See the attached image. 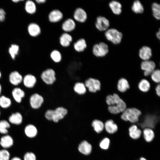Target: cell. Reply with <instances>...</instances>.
I'll return each mask as SVG.
<instances>
[{"label": "cell", "mask_w": 160, "mask_h": 160, "mask_svg": "<svg viewBox=\"0 0 160 160\" xmlns=\"http://www.w3.org/2000/svg\"><path fill=\"white\" fill-rule=\"evenodd\" d=\"M108 47L107 44L101 42L94 44L92 48V52L94 55L97 57H103L108 53Z\"/></svg>", "instance_id": "6"}, {"label": "cell", "mask_w": 160, "mask_h": 160, "mask_svg": "<svg viewBox=\"0 0 160 160\" xmlns=\"http://www.w3.org/2000/svg\"><path fill=\"white\" fill-rule=\"evenodd\" d=\"M10 127L9 123L5 120L0 121V133L3 134H7L8 132V129Z\"/></svg>", "instance_id": "39"}, {"label": "cell", "mask_w": 160, "mask_h": 160, "mask_svg": "<svg viewBox=\"0 0 160 160\" xmlns=\"http://www.w3.org/2000/svg\"><path fill=\"white\" fill-rule=\"evenodd\" d=\"M29 101L31 108L35 110H38L41 108L44 102V100L42 95L35 92L31 96Z\"/></svg>", "instance_id": "11"}, {"label": "cell", "mask_w": 160, "mask_h": 160, "mask_svg": "<svg viewBox=\"0 0 160 160\" xmlns=\"http://www.w3.org/2000/svg\"><path fill=\"white\" fill-rule=\"evenodd\" d=\"M24 132L26 136L31 138L35 137L38 134L37 128L34 125L31 124H28L26 126Z\"/></svg>", "instance_id": "25"}, {"label": "cell", "mask_w": 160, "mask_h": 160, "mask_svg": "<svg viewBox=\"0 0 160 160\" xmlns=\"http://www.w3.org/2000/svg\"><path fill=\"white\" fill-rule=\"evenodd\" d=\"M109 6L115 14H120L122 12V5L120 2L116 0H112L109 4Z\"/></svg>", "instance_id": "29"}, {"label": "cell", "mask_w": 160, "mask_h": 160, "mask_svg": "<svg viewBox=\"0 0 160 160\" xmlns=\"http://www.w3.org/2000/svg\"><path fill=\"white\" fill-rule=\"evenodd\" d=\"M131 8L132 11L136 13H142L144 10L143 6L138 0H135L133 2Z\"/></svg>", "instance_id": "35"}, {"label": "cell", "mask_w": 160, "mask_h": 160, "mask_svg": "<svg viewBox=\"0 0 160 160\" xmlns=\"http://www.w3.org/2000/svg\"><path fill=\"white\" fill-rule=\"evenodd\" d=\"M91 125L93 130L97 134L101 132L104 129V123L98 119H95L93 120Z\"/></svg>", "instance_id": "28"}, {"label": "cell", "mask_w": 160, "mask_h": 160, "mask_svg": "<svg viewBox=\"0 0 160 160\" xmlns=\"http://www.w3.org/2000/svg\"><path fill=\"white\" fill-rule=\"evenodd\" d=\"M138 160H147V159L144 157H141Z\"/></svg>", "instance_id": "50"}, {"label": "cell", "mask_w": 160, "mask_h": 160, "mask_svg": "<svg viewBox=\"0 0 160 160\" xmlns=\"http://www.w3.org/2000/svg\"><path fill=\"white\" fill-rule=\"evenodd\" d=\"M106 102L108 106V110L113 114L121 113L127 108L125 103L116 94L107 96Z\"/></svg>", "instance_id": "1"}, {"label": "cell", "mask_w": 160, "mask_h": 160, "mask_svg": "<svg viewBox=\"0 0 160 160\" xmlns=\"http://www.w3.org/2000/svg\"><path fill=\"white\" fill-rule=\"evenodd\" d=\"M11 160H21V159L18 157H15L12 158Z\"/></svg>", "instance_id": "48"}, {"label": "cell", "mask_w": 160, "mask_h": 160, "mask_svg": "<svg viewBox=\"0 0 160 160\" xmlns=\"http://www.w3.org/2000/svg\"><path fill=\"white\" fill-rule=\"evenodd\" d=\"M140 68L144 71V75L148 77L156 69V66L155 63L153 60L142 61L140 63Z\"/></svg>", "instance_id": "10"}, {"label": "cell", "mask_w": 160, "mask_h": 160, "mask_svg": "<svg viewBox=\"0 0 160 160\" xmlns=\"http://www.w3.org/2000/svg\"><path fill=\"white\" fill-rule=\"evenodd\" d=\"M10 153L5 149L0 150V160H9Z\"/></svg>", "instance_id": "42"}, {"label": "cell", "mask_w": 160, "mask_h": 160, "mask_svg": "<svg viewBox=\"0 0 160 160\" xmlns=\"http://www.w3.org/2000/svg\"><path fill=\"white\" fill-rule=\"evenodd\" d=\"M105 35L108 40L115 44H119L122 39V33L115 28L107 29L105 33Z\"/></svg>", "instance_id": "4"}, {"label": "cell", "mask_w": 160, "mask_h": 160, "mask_svg": "<svg viewBox=\"0 0 160 160\" xmlns=\"http://www.w3.org/2000/svg\"><path fill=\"white\" fill-rule=\"evenodd\" d=\"M152 81L156 84H160V70L155 69L150 75Z\"/></svg>", "instance_id": "40"}, {"label": "cell", "mask_w": 160, "mask_h": 160, "mask_svg": "<svg viewBox=\"0 0 160 160\" xmlns=\"http://www.w3.org/2000/svg\"><path fill=\"white\" fill-rule=\"evenodd\" d=\"M151 8L153 16L156 19H160V5L156 2L153 3L151 5Z\"/></svg>", "instance_id": "37"}, {"label": "cell", "mask_w": 160, "mask_h": 160, "mask_svg": "<svg viewBox=\"0 0 160 160\" xmlns=\"http://www.w3.org/2000/svg\"><path fill=\"white\" fill-rule=\"evenodd\" d=\"M28 34L31 37H36L39 36L41 33V29L39 24L35 23H30L27 28Z\"/></svg>", "instance_id": "17"}, {"label": "cell", "mask_w": 160, "mask_h": 160, "mask_svg": "<svg viewBox=\"0 0 160 160\" xmlns=\"http://www.w3.org/2000/svg\"><path fill=\"white\" fill-rule=\"evenodd\" d=\"M36 2L38 4H43L46 3L47 1V0H36Z\"/></svg>", "instance_id": "46"}, {"label": "cell", "mask_w": 160, "mask_h": 160, "mask_svg": "<svg viewBox=\"0 0 160 160\" xmlns=\"http://www.w3.org/2000/svg\"><path fill=\"white\" fill-rule=\"evenodd\" d=\"M151 87L149 82L146 79H142L139 83L138 88L139 90L143 92H146L149 91Z\"/></svg>", "instance_id": "34"}, {"label": "cell", "mask_w": 160, "mask_h": 160, "mask_svg": "<svg viewBox=\"0 0 160 160\" xmlns=\"http://www.w3.org/2000/svg\"><path fill=\"white\" fill-rule=\"evenodd\" d=\"M12 95L15 101L20 103L22 101V98L24 97L25 93L24 91L19 87H15L12 90Z\"/></svg>", "instance_id": "23"}, {"label": "cell", "mask_w": 160, "mask_h": 160, "mask_svg": "<svg viewBox=\"0 0 160 160\" xmlns=\"http://www.w3.org/2000/svg\"><path fill=\"white\" fill-rule=\"evenodd\" d=\"M129 137L132 139H139L142 134V132L136 124H131L128 128Z\"/></svg>", "instance_id": "19"}, {"label": "cell", "mask_w": 160, "mask_h": 160, "mask_svg": "<svg viewBox=\"0 0 160 160\" xmlns=\"http://www.w3.org/2000/svg\"><path fill=\"white\" fill-rule=\"evenodd\" d=\"M12 104L11 100L9 97L2 95L0 97V106L3 108L9 107Z\"/></svg>", "instance_id": "38"}, {"label": "cell", "mask_w": 160, "mask_h": 160, "mask_svg": "<svg viewBox=\"0 0 160 160\" xmlns=\"http://www.w3.org/2000/svg\"><path fill=\"white\" fill-rule=\"evenodd\" d=\"M68 111L65 108L59 107L54 110L48 109L44 113V117L47 120L58 123L63 119L68 113Z\"/></svg>", "instance_id": "2"}, {"label": "cell", "mask_w": 160, "mask_h": 160, "mask_svg": "<svg viewBox=\"0 0 160 160\" xmlns=\"http://www.w3.org/2000/svg\"><path fill=\"white\" fill-rule=\"evenodd\" d=\"M73 40L72 35L69 33L62 32L58 38V42L60 47L63 48L70 47Z\"/></svg>", "instance_id": "13"}, {"label": "cell", "mask_w": 160, "mask_h": 160, "mask_svg": "<svg viewBox=\"0 0 160 160\" xmlns=\"http://www.w3.org/2000/svg\"><path fill=\"white\" fill-rule=\"evenodd\" d=\"M156 35L157 38L159 39L160 38V29H159V31L156 33Z\"/></svg>", "instance_id": "47"}, {"label": "cell", "mask_w": 160, "mask_h": 160, "mask_svg": "<svg viewBox=\"0 0 160 160\" xmlns=\"http://www.w3.org/2000/svg\"><path fill=\"white\" fill-rule=\"evenodd\" d=\"M14 3H18L20 1H23V0H13L12 1Z\"/></svg>", "instance_id": "49"}, {"label": "cell", "mask_w": 160, "mask_h": 160, "mask_svg": "<svg viewBox=\"0 0 160 160\" xmlns=\"http://www.w3.org/2000/svg\"><path fill=\"white\" fill-rule=\"evenodd\" d=\"M142 133L144 139L148 143L152 141L155 137V133L153 130L150 128H144Z\"/></svg>", "instance_id": "27"}, {"label": "cell", "mask_w": 160, "mask_h": 160, "mask_svg": "<svg viewBox=\"0 0 160 160\" xmlns=\"http://www.w3.org/2000/svg\"><path fill=\"white\" fill-rule=\"evenodd\" d=\"M129 88V84L127 79L124 78H121L119 80L117 84V88L119 92L124 93Z\"/></svg>", "instance_id": "31"}, {"label": "cell", "mask_w": 160, "mask_h": 160, "mask_svg": "<svg viewBox=\"0 0 160 160\" xmlns=\"http://www.w3.org/2000/svg\"><path fill=\"white\" fill-rule=\"evenodd\" d=\"M72 46L74 51L78 53H81L85 51L88 47V44L86 39L80 37L73 41Z\"/></svg>", "instance_id": "14"}, {"label": "cell", "mask_w": 160, "mask_h": 160, "mask_svg": "<svg viewBox=\"0 0 160 160\" xmlns=\"http://www.w3.org/2000/svg\"><path fill=\"white\" fill-rule=\"evenodd\" d=\"M95 25L96 28L98 31H105L108 29L110 25V22L105 17L99 16L96 18Z\"/></svg>", "instance_id": "16"}, {"label": "cell", "mask_w": 160, "mask_h": 160, "mask_svg": "<svg viewBox=\"0 0 160 160\" xmlns=\"http://www.w3.org/2000/svg\"><path fill=\"white\" fill-rule=\"evenodd\" d=\"M1 73L0 71V79L1 78Z\"/></svg>", "instance_id": "52"}, {"label": "cell", "mask_w": 160, "mask_h": 160, "mask_svg": "<svg viewBox=\"0 0 160 160\" xmlns=\"http://www.w3.org/2000/svg\"><path fill=\"white\" fill-rule=\"evenodd\" d=\"M110 143V139L107 137H105L100 141L99 143V145L101 149L106 150L108 149Z\"/></svg>", "instance_id": "41"}, {"label": "cell", "mask_w": 160, "mask_h": 160, "mask_svg": "<svg viewBox=\"0 0 160 160\" xmlns=\"http://www.w3.org/2000/svg\"><path fill=\"white\" fill-rule=\"evenodd\" d=\"M84 84L90 92L95 93L100 89L101 83L100 81L94 78H89L85 81Z\"/></svg>", "instance_id": "12"}, {"label": "cell", "mask_w": 160, "mask_h": 160, "mask_svg": "<svg viewBox=\"0 0 160 160\" xmlns=\"http://www.w3.org/2000/svg\"><path fill=\"white\" fill-rule=\"evenodd\" d=\"M23 159L24 160H36V157L34 153L32 152H27L25 154Z\"/></svg>", "instance_id": "43"}, {"label": "cell", "mask_w": 160, "mask_h": 160, "mask_svg": "<svg viewBox=\"0 0 160 160\" xmlns=\"http://www.w3.org/2000/svg\"><path fill=\"white\" fill-rule=\"evenodd\" d=\"M77 148L80 154L85 156L89 155L92 151V145L85 140H82L79 143Z\"/></svg>", "instance_id": "15"}, {"label": "cell", "mask_w": 160, "mask_h": 160, "mask_svg": "<svg viewBox=\"0 0 160 160\" xmlns=\"http://www.w3.org/2000/svg\"><path fill=\"white\" fill-rule=\"evenodd\" d=\"M49 56L51 60L55 63H59L62 59V55L61 52L58 49H54L50 52Z\"/></svg>", "instance_id": "24"}, {"label": "cell", "mask_w": 160, "mask_h": 160, "mask_svg": "<svg viewBox=\"0 0 160 160\" xmlns=\"http://www.w3.org/2000/svg\"><path fill=\"white\" fill-rule=\"evenodd\" d=\"M156 95L160 97V84H158L156 86L155 89Z\"/></svg>", "instance_id": "45"}, {"label": "cell", "mask_w": 160, "mask_h": 160, "mask_svg": "<svg viewBox=\"0 0 160 160\" xmlns=\"http://www.w3.org/2000/svg\"><path fill=\"white\" fill-rule=\"evenodd\" d=\"M77 23L71 17L64 18L61 22L60 27L63 32L71 33L76 29Z\"/></svg>", "instance_id": "9"}, {"label": "cell", "mask_w": 160, "mask_h": 160, "mask_svg": "<svg viewBox=\"0 0 160 160\" xmlns=\"http://www.w3.org/2000/svg\"><path fill=\"white\" fill-rule=\"evenodd\" d=\"M152 56V51L149 47L144 46L139 51V56L143 61L150 60Z\"/></svg>", "instance_id": "20"}, {"label": "cell", "mask_w": 160, "mask_h": 160, "mask_svg": "<svg viewBox=\"0 0 160 160\" xmlns=\"http://www.w3.org/2000/svg\"><path fill=\"white\" fill-rule=\"evenodd\" d=\"M6 13L4 10L0 8V23L4 21L6 18Z\"/></svg>", "instance_id": "44"}, {"label": "cell", "mask_w": 160, "mask_h": 160, "mask_svg": "<svg viewBox=\"0 0 160 160\" xmlns=\"http://www.w3.org/2000/svg\"><path fill=\"white\" fill-rule=\"evenodd\" d=\"M40 78L43 82L47 85L53 84L56 80L55 71L50 68L47 69L42 71Z\"/></svg>", "instance_id": "7"}, {"label": "cell", "mask_w": 160, "mask_h": 160, "mask_svg": "<svg viewBox=\"0 0 160 160\" xmlns=\"http://www.w3.org/2000/svg\"><path fill=\"white\" fill-rule=\"evenodd\" d=\"M48 21L52 24H57L64 19V15L62 12L57 8H54L50 10L48 14Z\"/></svg>", "instance_id": "8"}, {"label": "cell", "mask_w": 160, "mask_h": 160, "mask_svg": "<svg viewBox=\"0 0 160 160\" xmlns=\"http://www.w3.org/2000/svg\"><path fill=\"white\" fill-rule=\"evenodd\" d=\"M19 50V46L16 44H12L8 49V52L11 58L15 60L18 54Z\"/></svg>", "instance_id": "36"}, {"label": "cell", "mask_w": 160, "mask_h": 160, "mask_svg": "<svg viewBox=\"0 0 160 160\" xmlns=\"http://www.w3.org/2000/svg\"><path fill=\"white\" fill-rule=\"evenodd\" d=\"M23 80L22 76L17 71H13L9 75V81L13 85H18L23 81Z\"/></svg>", "instance_id": "22"}, {"label": "cell", "mask_w": 160, "mask_h": 160, "mask_svg": "<svg viewBox=\"0 0 160 160\" xmlns=\"http://www.w3.org/2000/svg\"><path fill=\"white\" fill-rule=\"evenodd\" d=\"M2 90V87L1 84H0V95L1 94Z\"/></svg>", "instance_id": "51"}, {"label": "cell", "mask_w": 160, "mask_h": 160, "mask_svg": "<svg viewBox=\"0 0 160 160\" xmlns=\"http://www.w3.org/2000/svg\"></svg>", "instance_id": "53"}, {"label": "cell", "mask_w": 160, "mask_h": 160, "mask_svg": "<svg viewBox=\"0 0 160 160\" xmlns=\"http://www.w3.org/2000/svg\"><path fill=\"white\" fill-rule=\"evenodd\" d=\"M12 137L9 135H5L1 138L0 144L4 148L6 149L12 147L13 144Z\"/></svg>", "instance_id": "26"}, {"label": "cell", "mask_w": 160, "mask_h": 160, "mask_svg": "<svg viewBox=\"0 0 160 160\" xmlns=\"http://www.w3.org/2000/svg\"><path fill=\"white\" fill-rule=\"evenodd\" d=\"M73 89L76 93L79 95L85 94L87 90V89L84 84L81 82L75 83L73 87Z\"/></svg>", "instance_id": "33"}, {"label": "cell", "mask_w": 160, "mask_h": 160, "mask_svg": "<svg viewBox=\"0 0 160 160\" xmlns=\"http://www.w3.org/2000/svg\"><path fill=\"white\" fill-rule=\"evenodd\" d=\"M25 9L28 13L31 15L34 14L37 11V7L35 3L31 0H27L26 1Z\"/></svg>", "instance_id": "32"}, {"label": "cell", "mask_w": 160, "mask_h": 160, "mask_svg": "<svg viewBox=\"0 0 160 160\" xmlns=\"http://www.w3.org/2000/svg\"><path fill=\"white\" fill-rule=\"evenodd\" d=\"M72 17L76 23L83 24L87 21L88 14L83 8L78 7L73 11Z\"/></svg>", "instance_id": "5"}, {"label": "cell", "mask_w": 160, "mask_h": 160, "mask_svg": "<svg viewBox=\"0 0 160 160\" xmlns=\"http://www.w3.org/2000/svg\"><path fill=\"white\" fill-rule=\"evenodd\" d=\"M104 129L110 134H113L118 130V125L112 119L107 120L104 122Z\"/></svg>", "instance_id": "21"}, {"label": "cell", "mask_w": 160, "mask_h": 160, "mask_svg": "<svg viewBox=\"0 0 160 160\" xmlns=\"http://www.w3.org/2000/svg\"><path fill=\"white\" fill-rule=\"evenodd\" d=\"M23 81L24 85L26 87L32 88L36 86L37 79L35 75L28 74L26 75L23 78Z\"/></svg>", "instance_id": "18"}, {"label": "cell", "mask_w": 160, "mask_h": 160, "mask_svg": "<svg viewBox=\"0 0 160 160\" xmlns=\"http://www.w3.org/2000/svg\"><path fill=\"white\" fill-rule=\"evenodd\" d=\"M23 118L21 114L19 112L12 113L9 118V121L11 124L18 125L21 124Z\"/></svg>", "instance_id": "30"}, {"label": "cell", "mask_w": 160, "mask_h": 160, "mask_svg": "<svg viewBox=\"0 0 160 160\" xmlns=\"http://www.w3.org/2000/svg\"><path fill=\"white\" fill-rule=\"evenodd\" d=\"M141 114V111L135 108H127L121 113L120 117L125 121L136 124L138 122Z\"/></svg>", "instance_id": "3"}]
</instances>
